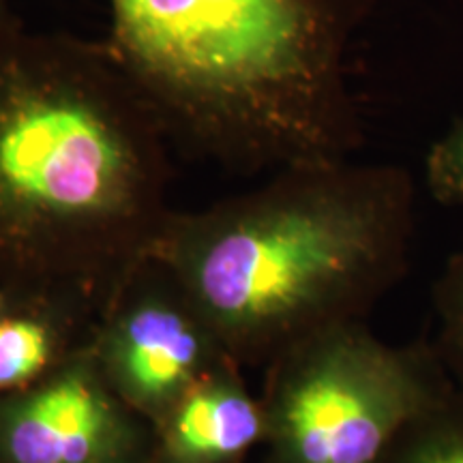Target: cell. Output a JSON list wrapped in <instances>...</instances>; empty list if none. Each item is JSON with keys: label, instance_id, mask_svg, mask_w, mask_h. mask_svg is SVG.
Here are the masks:
<instances>
[{"label": "cell", "instance_id": "7", "mask_svg": "<svg viewBox=\"0 0 463 463\" xmlns=\"http://www.w3.org/2000/svg\"><path fill=\"white\" fill-rule=\"evenodd\" d=\"M242 372L208 375L155 422L148 463H247L262 447L264 410Z\"/></svg>", "mask_w": 463, "mask_h": 463}, {"label": "cell", "instance_id": "5", "mask_svg": "<svg viewBox=\"0 0 463 463\" xmlns=\"http://www.w3.org/2000/svg\"><path fill=\"white\" fill-rule=\"evenodd\" d=\"M89 347L116 395L150 427L195 384L236 364L187 289L153 258L106 307Z\"/></svg>", "mask_w": 463, "mask_h": 463}, {"label": "cell", "instance_id": "6", "mask_svg": "<svg viewBox=\"0 0 463 463\" xmlns=\"http://www.w3.org/2000/svg\"><path fill=\"white\" fill-rule=\"evenodd\" d=\"M153 427L116 395L89 341L0 395V463H148Z\"/></svg>", "mask_w": 463, "mask_h": 463}, {"label": "cell", "instance_id": "3", "mask_svg": "<svg viewBox=\"0 0 463 463\" xmlns=\"http://www.w3.org/2000/svg\"><path fill=\"white\" fill-rule=\"evenodd\" d=\"M106 45L170 142L234 172L352 159L364 0H103Z\"/></svg>", "mask_w": 463, "mask_h": 463}, {"label": "cell", "instance_id": "12", "mask_svg": "<svg viewBox=\"0 0 463 463\" xmlns=\"http://www.w3.org/2000/svg\"><path fill=\"white\" fill-rule=\"evenodd\" d=\"M11 3L14 0H0V37L17 22V17L11 14Z\"/></svg>", "mask_w": 463, "mask_h": 463}, {"label": "cell", "instance_id": "13", "mask_svg": "<svg viewBox=\"0 0 463 463\" xmlns=\"http://www.w3.org/2000/svg\"><path fill=\"white\" fill-rule=\"evenodd\" d=\"M14 303H15V300L9 297L7 289L0 288V320H3V317L7 316V311L11 309V307H14Z\"/></svg>", "mask_w": 463, "mask_h": 463}, {"label": "cell", "instance_id": "9", "mask_svg": "<svg viewBox=\"0 0 463 463\" xmlns=\"http://www.w3.org/2000/svg\"><path fill=\"white\" fill-rule=\"evenodd\" d=\"M382 463H463V391L455 386L419 416Z\"/></svg>", "mask_w": 463, "mask_h": 463}, {"label": "cell", "instance_id": "4", "mask_svg": "<svg viewBox=\"0 0 463 463\" xmlns=\"http://www.w3.org/2000/svg\"><path fill=\"white\" fill-rule=\"evenodd\" d=\"M453 389L431 344H389L367 320L335 324L264 367L260 463H382Z\"/></svg>", "mask_w": 463, "mask_h": 463}, {"label": "cell", "instance_id": "2", "mask_svg": "<svg viewBox=\"0 0 463 463\" xmlns=\"http://www.w3.org/2000/svg\"><path fill=\"white\" fill-rule=\"evenodd\" d=\"M414 176L354 159L294 165L200 211L155 245L228 356L266 367L324 328L367 320L412 262Z\"/></svg>", "mask_w": 463, "mask_h": 463}, {"label": "cell", "instance_id": "8", "mask_svg": "<svg viewBox=\"0 0 463 463\" xmlns=\"http://www.w3.org/2000/svg\"><path fill=\"white\" fill-rule=\"evenodd\" d=\"M92 326L56 307L14 303L0 320V395L48 375L90 339Z\"/></svg>", "mask_w": 463, "mask_h": 463}, {"label": "cell", "instance_id": "1", "mask_svg": "<svg viewBox=\"0 0 463 463\" xmlns=\"http://www.w3.org/2000/svg\"><path fill=\"white\" fill-rule=\"evenodd\" d=\"M164 123L103 43L0 37V288L97 324L172 217Z\"/></svg>", "mask_w": 463, "mask_h": 463}, {"label": "cell", "instance_id": "10", "mask_svg": "<svg viewBox=\"0 0 463 463\" xmlns=\"http://www.w3.org/2000/svg\"><path fill=\"white\" fill-rule=\"evenodd\" d=\"M433 314L436 335L431 345L453 384L463 391V247L449 258L436 279Z\"/></svg>", "mask_w": 463, "mask_h": 463}, {"label": "cell", "instance_id": "11", "mask_svg": "<svg viewBox=\"0 0 463 463\" xmlns=\"http://www.w3.org/2000/svg\"><path fill=\"white\" fill-rule=\"evenodd\" d=\"M425 187L442 206L463 208V116L425 155Z\"/></svg>", "mask_w": 463, "mask_h": 463}]
</instances>
